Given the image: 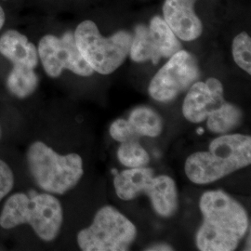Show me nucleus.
<instances>
[{
    "mask_svg": "<svg viewBox=\"0 0 251 251\" xmlns=\"http://www.w3.org/2000/svg\"><path fill=\"white\" fill-rule=\"evenodd\" d=\"M199 206L203 223L196 236L198 250L235 251L250 227L244 206L222 190L204 193Z\"/></svg>",
    "mask_w": 251,
    "mask_h": 251,
    "instance_id": "f257e3e1",
    "label": "nucleus"
},
{
    "mask_svg": "<svg viewBox=\"0 0 251 251\" xmlns=\"http://www.w3.org/2000/svg\"><path fill=\"white\" fill-rule=\"evenodd\" d=\"M198 76L199 69L195 57L180 50L152 77L148 91L152 99L168 102L190 88Z\"/></svg>",
    "mask_w": 251,
    "mask_h": 251,
    "instance_id": "0eeeda50",
    "label": "nucleus"
},
{
    "mask_svg": "<svg viewBox=\"0 0 251 251\" xmlns=\"http://www.w3.org/2000/svg\"><path fill=\"white\" fill-rule=\"evenodd\" d=\"M0 53L13 65L35 69L38 63L36 46L29 42L26 36L15 30H9L0 37Z\"/></svg>",
    "mask_w": 251,
    "mask_h": 251,
    "instance_id": "f8f14e48",
    "label": "nucleus"
},
{
    "mask_svg": "<svg viewBox=\"0 0 251 251\" xmlns=\"http://www.w3.org/2000/svg\"><path fill=\"white\" fill-rule=\"evenodd\" d=\"M225 101L223 84L211 77L190 87L183 101L182 114L190 122L201 123Z\"/></svg>",
    "mask_w": 251,
    "mask_h": 251,
    "instance_id": "1a4fd4ad",
    "label": "nucleus"
},
{
    "mask_svg": "<svg viewBox=\"0 0 251 251\" xmlns=\"http://www.w3.org/2000/svg\"><path fill=\"white\" fill-rule=\"evenodd\" d=\"M109 132L111 137L119 143L138 141L141 136L137 133L128 120L117 119L112 123Z\"/></svg>",
    "mask_w": 251,
    "mask_h": 251,
    "instance_id": "412c9836",
    "label": "nucleus"
},
{
    "mask_svg": "<svg viewBox=\"0 0 251 251\" xmlns=\"http://www.w3.org/2000/svg\"><path fill=\"white\" fill-rule=\"evenodd\" d=\"M197 132H198V134H202V133H204V129L202 127H199Z\"/></svg>",
    "mask_w": 251,
    "mask_h": 251,
    "instance_id": "a878e982",
    "label": "nucleus"
},
{
    "mask_svg": "<svg viewBox=\"0 0 251 251\" xmlns=\"http://www.w3.org/2000/svg\"><path fill=\"white\" fill-rule=\"evenodd\" d=\"M119 162L128 169L146 167L150 162V156L138 141L122 143L117 151Z\"/></svg>",
    "mask_w": 251,
    "mask_h": 251,
    "instance_id": "6ab92c4d",
    "label": "nucleus"
},
{
    "mask_svg": "<svg viewBox=\"0 0 251 251\" xmlns=\"http://www.w3.org/2000/svg\"><path fill=\"white\" fill-rule=\"evenodd\" d=\"M7 86L9 91L20 99L30 96L38 86V77L35 69L22 65H13L9 73Z\"/></svg>",
    "mask_w": 251,
    "mask_h": 251,
    "instance_id": "f3484780",
    "label": "nucleus"
},
{
    "mask_svg": "<svg viewBox=\"0 0 251 251\" xmlns=\"http://www.w3.org/2000/svg\"><path fill=\"white\" fill-rule=\"evenodd\" d=\"M37 52L50 77L60 76L65 69L81 76H90L94 72L81 55L72 33H66L61 38L52 35L42 37Z\"/></svg>",
    "mask_w": 251,
    "mask_h": 251,
    "instance_id": "6e6552de",
    "label": "nucleus"
},
{
    "mask_svg": "<svg viewBox=\"0 0 251 251\" xmlns=\"http://www.w3.org/2000/svg\"><path fill=\"white\" fill-rule=\"evenodd\" d=\"M154 211L163 218H170L178 209V191L176 183L168 175L153 176L145 193Z\"/></svg>",
    "mask_w": 251,
    "mask_h": 251,
    "instance_id": "9b49d317",
    "label": "nucleus"
},
{
    "mask_svg": "<svg viewBox=\"0 0 251 251\" xmlns=\"http://www.w3.org/2000/svg\"><path fill=\"white\" fill-rule=\"evenodd\" d=\"M148 27L161 58H171L173 54L180 50L181 45L178 37L165 20L155 16Z\"/></svg>",
    "mask_w": 251,
    "mask_h": 251,
    "instance_id": "dca6fc26",
    "label": "nucleus"
},
{
    "mask_svg": "<svg viewBox=\"0 0 251 251\" xmlns=\"http://www.w3.org/2000/svg\"><path fill=\"white\" fill-rule=\"evenodd\" d=\"M27 162L36 184L50 194L66 193L78 183L84 174L80 155H61L41 142L29 147Z\"/></svg>",
    "mask_w": 251,
    "mask_h": 251,
    "instance_id": "20e7f679",
    "label": "nucleus"
},
{
    "mask_svg": "<svg viewBox=\"0 0 251 251\" xmlns=\"http://www.w3.org/2000/svg\"><path fill=\"white\" fill-rule=\"evenodd\" d=\"M251 234H250L249 238L247 240V249H246V251H251Z\"/></svg>",
    "mask_w": 251,
    "mask_h": 251,
    "instance_id": "393cba45",
    "label": "nucleus"
},
{
    "mask_svg": "<svg viewBox=\"0 0 251 251\" xmlns=\"http://www.w3.org/2000/svg\"><path fill=\"white\" fill-rule=\"evenodd\" d=\"M14 184V176L9 165L0 159V201L5 198Z\"/></svg>",
    "mask_w": 251,
    "mask_h": 251,
    "instance_id": "4be33fe9",
    "label": "nucleus"
},
{
    "mask_svg": "<svg viewBox=\"0 0 251 251\" xmlns=\"http://www.w3.org/2000/svg\"><path fill=\"white\" fill-rule=\"evenodd\" d=\"M207 128L216 134H226L240 125L242 111L232 103L225 101L206 117Z\"/></svg>",
    "mask_w": 251,
    "mask_h": 251,
    "instance_id": "4468645a",
    "label": "nucleus"
},
{
    "mask_svg": "<svg viewBox=\"0 0 251 251\" xmlns=\"http://www.w3.org/2000/svg\"><path fill=\"white\" fill-rule=\"evenodd\" d=\"M233 56L234 62L249 75L251 74V36L243 32L235 36L233 42Z\"/></svg>",
    "mask_w": 251,
    "mask_h": 251,
    "instance_id": "aec40b11",
    "label": "nucleus"
},
{
    "mask_svg": "<svg viewBox=\"0 0 251 251\" xmlns=\"http://www.w3.org/2000/svg\"><path fill=\"white\" fill-rule=\"evenodd\" d=\"M128 121L141 137L154 138L161 134L163 129L161 117L151 108L145 106L135 108L129 115Z\"/></svg>",
    "mask_w": 251,
    "mask_h": 251,
    "instance_id": "a211bd4d",
    "label": "nucleus"
},
{
    "mask_svg": "<svg viewBox=\"0 0 251 251\" xmlns=\"http://www.w3.org/2000/svg\"><path fill=\"white\" fill-rule=\"evenodd\" d=\"M197 0H166L163 13L166 23L178 38L192 41L203 31L201 21L194 11Z\"/></svg>",
    "mask_w": 251,
    "mask_h": 251,
    "instance_id": "9d476101",
    "label": "nucleus"
},
{
    "mask_svg": "<svg viewBox=\"0 0 251 251\" xmlns=\"http://www.w3.org/2000/svg\"><path fill=\"white\" fill-rule=\"evenodd\" d=\"M145 251H173V248L170 246V245H168V244H164V243H161V244H156V245H153V246H151V247H149L148 249H146Z\"/></svg>",
    "mask_w": 251,
    "mask_h": 251,
    "instance_id": "5701e85b",
    "label": "nucleus"
},
{
    "mask_svg": "<svg viewBox=\"0 0 251 251\" xmlns=\"http://www.w3.org/2000/svg\"><path fill=\"white\" fill-rule=\"evenodd\" d=\"M74 36L83 58L93 71L101 75L116 71L125 62L132 42V36L126 31L103 37L91 21L82 22L76 27Z\"/></svg>",
    "mask_w": 251,
    "mask_h": 251,
    "instance_id": "39448f33",
    "label": "nucleus"
},
{
    "mask_svg": "<svg viewBox=\"0 0 251 251\" xmlns=\"http://www.w3.org/2000/svg\"><path fill=\"white\" fill-rule=\"evenodd\" d=\"M129 55L131 60L136 63L151 61L153 64H156L160 61L161 56L152 41L149 27L142 25L136 27Z\"/></svg>",
    "mask_w": 251,
    "mask_h": 251,
    "instance_id": "2eb2a0df",
    "label": "nucleus"
},
{
    "mask_svg": "<svg viewBox=\"0 0 251 251\" xmlns=\"http://www.w3.org/2000/svg\"><path fill=\"white\" fill-rule=\"evenodd\" d=\"M137 236V229L126 217L112 206L97 211L90 227L77 235V243L84 251H128Z\"/></svg>",
    "mask_w": 251,
    "mask_h": 251,
    "instance_id": "423d86ee",
    "label": "nucleus"
},
{
    "mask_svg": "<svg viewBox=\"0 0 251 251\" xmlns=\"http://www.w3.org/2000/svg\"><path fill=\"white\" fill-rule=\"evenodd\" d=\"M63 207L60 201L50 194L29 195L17 193L8 198L0 214V226L11 229L21 225H30L44 241H52L63 225Z\"/></svg>",
    "mask_w": 251,
    "mask_h": 251,
    "instance_id": "7ed1b4c3",
    "label": "nucleus"
},
{
    "mask_svg": "<svg viewBox=\"0 0 251 251\" xmlns=\"http://www.w3.org/2000/svg\"><path fill=\"white\" fill-rule=\"evenodd\" d=\"M251 163V136L224 134L209 144L208 151L191 154L184 169L192 182L207 184L244 169Z\"/></svg>",
    "mask_w": 251,
    "mask_h": 251,
    "instance_id": "f03ea898",
    "label": "nucleus"
},
{
    "mask_svg": "<svg viewBox=\"0 0 251 251\" xmlns=\"http://www.w3.org/2000/svg\"><path fill=\"white\" fill-rule=\"evenodd\" d=\"M5 19H6L5 12H4L3 9L1 8V6H0V29L2 28V26H3L4 24H5Z\"/></svg>",
    "mask_w": 251,
    "mask_h": 251,
    "instance_id": "b1692460",
    "label": "nucleus"
},
{
    "mask_svg": "<svg viewBox=\"0 0 251 251\" xmlns=\"http://www.w3.org/2000/svg\"><path fill=\"white\" fill-rule=\"evenodd\" d=\"M153 176L152 169L146 167L128 169L115 174L114 186L117 197L129 201L141 196L145 193Z\"/></svg>",
    "mask_w": 251,
    "mask_h": 251,
    "instance_id": "ddd939ff",
    "label": "nucleus"
}]
</instances>
